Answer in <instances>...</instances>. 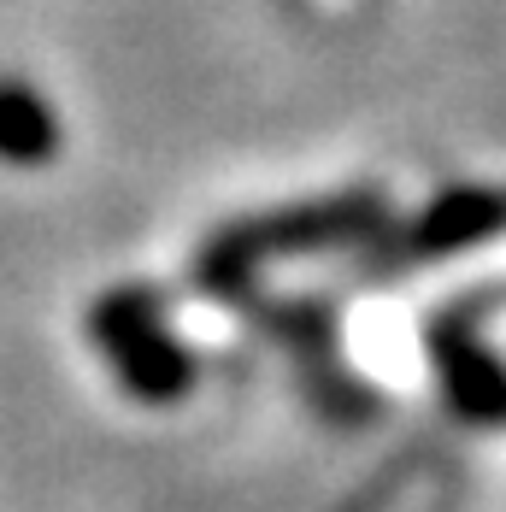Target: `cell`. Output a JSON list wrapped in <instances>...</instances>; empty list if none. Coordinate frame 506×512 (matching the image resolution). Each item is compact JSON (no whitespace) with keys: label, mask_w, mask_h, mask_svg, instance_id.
<instances>
[{"label":"cell","mask_w":506,"mask_h":512,"mask_svg":"<svg viewBox=\"0 0 506 512\" xmlns=\"http://www.w3.org/2000/svg\"><path fill=\"white\" fill-rule=\"evenodd\" d=\"M53 154H59V118L48 112V101L30 83L0 77V165L36 171Z\"/></svg>","instance_id":"obj_5"},{"label":"cell","mask_w":506,"mask_h":512,"mask_svg":"<svg viewBox=\"0 0 506 512\" xmlns=\"http://www.w3.org/2000/svg\"><path fill=\"white\" fill-rule=\"evenodd\" d=\"M377 224H383V201H377V195H330V201L259 212V218H242V224L218 230V236L201 248V265H195V271H201V283L242 289L265 259L342 248V242L371 236Z\"/></svg>","instance_id":"obj_1"},{"label":"cell","mask_w":506,"mask_h":512,"mask_svg":"<svg viewBox=\"0 0 506 512\" xmlns=\"http://www.w3.org/2000/svg\"><path fill=\"white\" fill-rule=\"evenodd\" d=\"M89 330H95V348L106 354V365L124 377V389L136 401H177L189 389V377H195L189 354L177 348V336L165 330L159 307L142 289L106 295L95 318H89Z\"/></svg>","instance_id":"obj_2"},{"label":"cell","mask_w":506,"mask_h":512,"mask_svg":"<svg viewBox=\"0 0 506 512\" xmlns=\"http://www.w3.org/2000/svg\"><path fill=\"white\" fill-rule=\"evenodd\" d=\"M436 365L448 371V395L465 418H489V424L506 418V371L471 330L442 324L436 330Z\"/></svg>","instance_id":"obj_4"},{"label":"cell","mask_w":506,"mask_h":512,"mask_svg":"<svg viewBox=\"0 0 506 512\" xmlns=\"http://www.w3.org/2000/svg\"><path fill=\"white\" fill-rule=\"evenodd\" d=\"M495 230H506V195H495V189H454L406 230L401 254H389V265L459 254V248H471L477 236H495Z\"/></svg>","instance_id":"obj_3"}]
</instances>
